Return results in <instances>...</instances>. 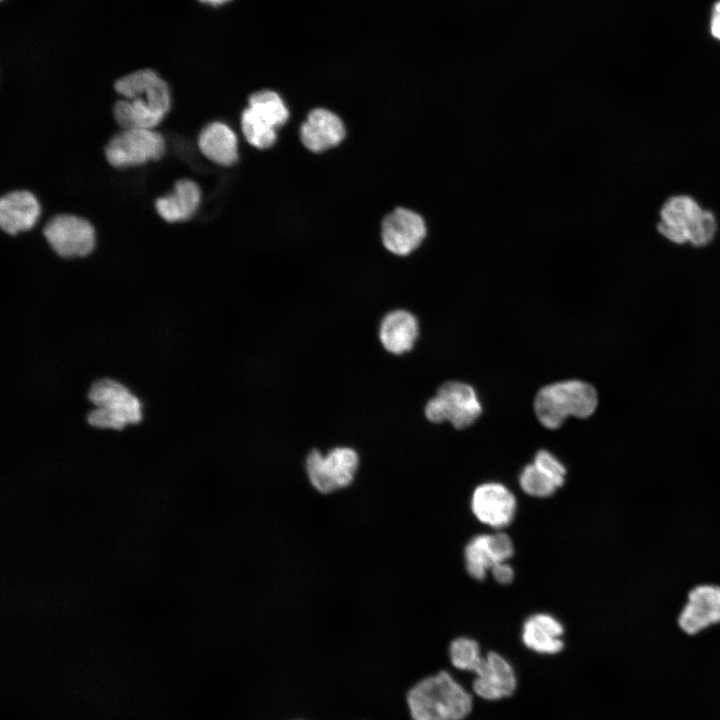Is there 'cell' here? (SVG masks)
<instances>
[{"label":"cell","instance_id":"cell-1","mask_svg":"<svg viewBox=\"0 0 720 720\" xmlns=\"http://www.w3.org/2000/svg\"><path fill=\"white\" fill-rule=\"evenodd\" d=\"M656 231L672 244L688 243L703 248L716 238L719 219L712 209L704 208L692 195L673 194L659 207Z\"/></svg>","mask_w":720,"mask_h":720},{"label":"cell","instance_id":"cell-2","mask_svg":"<svg viewBox=\"0 0 720 720\" xmlns=\"http://www.w3.org/2000/svg\"><path fill=\"white\" fill-rule=\"evenodd\" d=\"M472 702L471 695L446 671L422 679L407 694L412 720H464Z\"/></svg>","mask_w":720,"mask_h":720},{"label":"cell","instance_id":"cell-3","mask_svg":"<svg viewBox=\"0 0 720 720\" xmlns=\"http://www.w3.org/2000/svg\"><path fill=\"white\" fill-rule=\"evenodd\" d=\"M598 405L595 388L587 382L568 380L543 387L535 398V412L542 425L559 428L568 416L587 418Z\"/></svg>","mask_w":720,"mask_h":720},{"label":"cell","instance_id":"cell-4","mask_svg":"<svg viewBox=\"0 0 720 720\" xmlns=\"http://www.w3.org/2000/svg\"><path fill=\"white\" fill-rule=\"evenodd\" d=\"M88 398L94 405L88 423L101 429L121 430L142 419V405L127 387L112 379H100L90 388Z\"/></svg>","mask_w":720,"mask_h":720},{"label":"cell","instance_id":"cell-5","mask_svg":"<svg viewBox=\"0 0 720 720\" xmlns=\"http://www.w3.org/2000/svg\"><path fill=\"white\" fill-rule=\"evenodd\" d=\"M360 464L358 452L352 447L337 446L327 453L311 450L305 459V470L312 487L322 494H330L348 487Z\"/></svg>","mask_w":720,"mask_h":720},{"label":"cell","instance_id":"cell-6","mask_svg":"<svg viewBox=\"0 0 720 720\" xmlns=\"http://www.w3.org/2000/svg\"><path fill=\"white\" fill-rule=\"evenodd\" d=\"M166 152L163 135L154 129H121L106 143V161L114 168L144 165L160 160Z\"/></svg>","mask_w":720,"mask_h":720},{"label":"cell","instance_id":"cell-7","mask_svg":"<svg viewBox=\"0 0 720 720\" xmlns=\"http://www.w3.org/2000/svg\"><path fill=\"white\" fill-rule=\"evenodd\" d=\"M481 414V404L474 389L465 383L447 382L425 406L426 418L433 423L445 420L457 429L471 425Z\"/></svg>","mask_w":720,"mask_h":720},{"label":"cell","instance_id":"cell-8","mask_svg":"<svg viewBox=\"0 0 720 720\" xmlns=\"http://www.w3.org/2000/svg\"><path fill=\"white\" fill-rule=\"evenodd\" d=\"M42 234L50 248L62 258L88 256L96 244L94 226L75 214L61 213L51 217Z\"/></svg>","mask_w":720,"mask_h":720},{"label":"cell","instance_id":"cell-9","mask_svg":"<svg viewBox=\"0 0 720 720\" xmlns=\"http://www.w3.org/2000/svg\"><path fill=\"white\" fill-rule=\"evenodd\" d=\"M429 224L420 212L407 207H396L381 224L384 247L396 256H408L427 239Z\"/></svg>","mask_w":720,"mask_h":720},{"label":"cell","instance_id":"cell-10","mask_svg":"<svg viewBox=\"0 0 720 720\" xmlns=\"http://www.w3.org/2000/svg\"><path fill=\"white\" fill-rule=\"evenodd\" d=\"M471 510L478 521L501 530L512 523L517 510V500L504 484L486 482L474 489Z\"/></svg>","mask_w":720,"mask_h":720},{"label":"cell","instance_id":"cell-11","mask_svg":"<svg viewBox=\"0 0 720 720\" xmlns=\"http://www.w3.org/2000/svg\"><path fill=\"white\" fill-rule=\"evenodd\" d=\"M468 671L474 672L473 690L485 700H500L511 696L516 689V676L511 664L499 653L481 655Z\"/></svg>","mask_w":720,"mask_h":720},{"label":"cell","instance_id":"cell-12","mask_svg":"<svg viewBox=\"0 0 720 720\" xmlns=\"http://www.w3.org/2000/svg\"><path fill=\"white\" fill-rule=\"evenodd\" d=\"M718 623H720V587L699 585L693 588L678 618L680 629L688 635H696Z\"/></svg>","mask_w":720,"mask_h":720},{"label":"cell","instance_id":"cell-13","mask_svg":"<svg viewBox=\"0 0 720 720\" xmlns=\"http://www.w3.org/2000/svg\"><path fill=\"white\" fill-rule=\"evenodd\" d=\"M114 90L125 99L143 98L165 115L170 111L172 100L168 83L152 69H140L120 77L114 83Z\"/></svg>","mask_w":720,"mask_h":720},{"label":"cell","instance_id":"cell-14","mask_svg":"<svg viewBox=\"0 0 720 720\" xmlns=\"http://www.w3.org/2000/svg\"><path fill=\"white\" fill-rule=\"evenodd\" d=\"M40 215L39 200L29 190H13L0 198V227L10 236L31 230Z\"/></svg>","mask_w":720,"mask_h":720},{"label":"cell","instance_id":"cell-15","mask_svg":"<svg viewBox=\"0 0 720 720\" xmlns=\"http://www.w3.org/2000/svg\"><path fill=\"white\" fill-rule=\"evenodd\" d=\"M345 137L342 120L333 112L316 108L300 128L303 145L312 152H323L337 146Z\"/></svg>","mask_w":720,"mask_h":720},{"label":"cell","instance_id":"cell-16","mask_svg":"<svg viewBox=\"0 0 720 720\" xmlns=\"http://www.w3.org/2000/svg\"><path fill=\"white\" fill-rule=\"evenodd\" d=\"M201 202L199 185L191 179H178L172 191L155 200L157 214L168 223L183 222L191 219Z\"/></svg>","mask_w":720,"mask_h":720},{"label":"cell","instance_id":"cell-17","mask_svg":"<svg viewBox=\"0 0 720 720\" xmlns=\"http://www.w3.org/2000/svg\"><path fill=\"white\" fill-rule=\"evenodd\" d=\"M416 317L409 311L397 309L388 312L381 320L378 338L389 353L401 355L410 351L418 337Z\"/></svg>","mask_w":720,"mask_h":720},{"label":"cell","instance_id":"cell-18","mask_svg":"<svg viewBox=\"0 0 720 720\" xmlns=\"http://www.w3.org/2000/svg\"><path fill=\"white\" fill-rule=\"evenodd\" d=\"M564 633L562 623L548 613H536L529 616L522 627V641L524 645L540 654H557L564 643L561 636Z\"/></svg>","mask_w":720,"mask_h":720},{"label":"cell","instance_id":"cell-19","mask_svg":"<svg viewBox=\"0 0 720 720\" xmlns=\"http://www.w3.org/2000/svg\"><path fill=\"white\" fill-rule=\"evenodd\" d=\"M200 152L210 161L230 166L238 160V141L234 131L223 122L214 121L202 128L197 140Z\"/></svg>","mask_w":720,"mask_h":720},{"label":"cell","instance_id":"cell-20","mask_svg":"<svg viewBox=\"0 0 720 720\" xmlns=\"http://www.w3.org/2000/svg\"><path fill=\"white\" fill-rule=\"evenodd\" d=\"M113 118L121 129H155L165 114L154 109L145 99H118L112 108Z\"/></svg>","mask_w":720,"mask_h":720},{"label":"cell","instance_id":"cell-21","mask_svg":"<svg viewBox=\"0 0 720 720\" xmlns=\"http://www.w3.org/2000/svg\"><path fill=\"white\" fill-rule=\"evenodd\" d=\"M248 107L275 129L284 125L289 118L288 109L282 98L272 90H261L253 93L249 97Z\"/></svg>","mask_w":720,"mask_h":720},{"label":"cell","instance_id":"cell-22","mask_svg":"<svg viewBox=\"0 0 720 720\" xmlns=\"http://www.w3.org/2000/svg\"><path fill=\"white\" fill-rule=\"evenodd\" d=\"M464 559L466 570L473 579H485L487 571L496 564L488 534H479L470 539L464 549Z\"/></svg>","mask_w":720,"mask_h":720},{"label":"cell","instance_id":"cell-23","mask_svg":"<svg viewBox=\"0 0 720 720\" xmlns=\"http://www.w3.org/2000/svg\"><path fill=\"white\" fill-rule=\"evenodd\" d=\"M241 127L245 139L259 149L271 147L277 139L276 129L249 107L241 115Z\"/></svg>","mask_w":720,"mask_h":720},{"label":"cell","instance_id":"cell-24","mask_svg":"<svg viewBox=\"0 0 720 720\" xmlns=\"http://www.w3.org/2000/svg\"><path fill=\"white\" fill-rule=\"evenodd\" d=\"M519 485L524 493L536 498L552 496L559 488L546 474L533 463L527 464L519 476Z\"/></svg>","mask_w":720,"mask_h":720},{"label":"cell","instance_id":"cell-25","mask_svg":"<svg viewBox=\"0 0 720 720\" xmlns=\"http://www.w3.org/2000/svg\"><path fill=\"white\" fill-rule=\"evenodd\" d=\"M449 655L455 668L468 671L471 664L481 654L476 640L468 637H458L451 642Z\"/></svg>","mask_w":720,"mask_h":720},{"label":"cell","instance_id":"cell-26","mask_svg":"<svg viewBox=\"0 0 720 720\" xmlns=\"http://www.w3.org/2000/svg\"><path fill=\"white\" fill-rule=\"evenodd\" d=\"M533 464L549 478H551L558 487L565 482L566 468L565 466L549 451L539 450L534 458Z\"/></svg>","mask_w":720,"mask_h":720},{"label":"cell","instance_id":"cell-27","mask_svg":"<svg viewBox=\"0 0 720 720\" xmlns=\"http://www.w3.org/2000/svg\"><path fill=\"white\" fill-rule=\"evenodd\" d=\"M489 545L496 563L508 561L513 553L514 546L508 534L499 531L488 534Z\"/></svg>","mask_w":720,"mask_h":720},{"label":"cell","instance_id":"cell-28","mask_svg":"<svg viewBox=\"0 0 720 720\" xmlns=\"http://www.w3.org/2000/svg\"><path fill=\"white\" fill-rule=\"evenodd\" d=\"M490 571L494 580L502 585L510 584L514 578V570L507 561L496 563Z\"/></svg>","mask_w":720,"mask_h":720},{"label":"cell","instance_id":"cell-29","mask_svg":"<svg viewBox=\"0 0 720 720\" xmlns=\"http://www.w3.org/2000/svg\"><path fill=\"white\" fill-rule=\"evenodd\" d=\"M709 27L711 35L720 41V0L713 5Z\"/></svg>","mask_w":720,"mask_h":720},{"label":"cell","instance_id":"cell-30","mask_svg":"<svg viewBox=\"0 0 720 720\" xmlns=\"http://www.w3.org/2000/svg\"><path fill=\"white\" fill-rule=\"evenodd\" d=\"M198 1H200L201 3H204V4L211 5V6H221V5H224L228 2H230L231 0H198Z\"/></svg>","mask_w":720,"mask_h":720}]
</instances>
